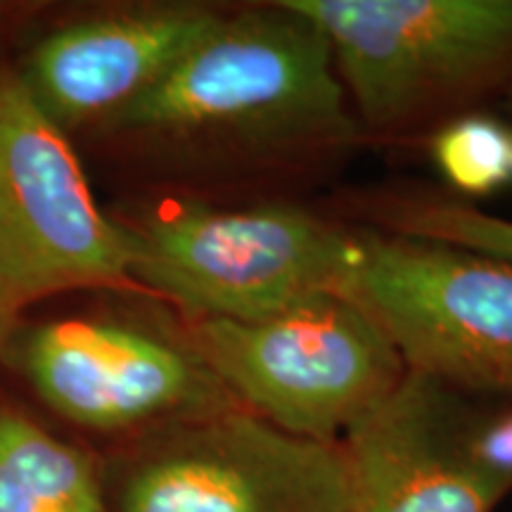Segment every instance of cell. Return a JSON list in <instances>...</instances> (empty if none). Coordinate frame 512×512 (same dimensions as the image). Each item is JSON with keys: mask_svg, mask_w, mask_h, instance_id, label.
<instances>
[{"mask_svg": "<svg viewBox=\"0 0 512 512\" xmlns=\"http://www.w3.org/2000/svg\"><path fill=\"white\" fill-rule=\"evenodd\" d=\"M207 166L240 202L294 200L363 143L323 31L290 0L247 3L98 126Z\"/></svg>", "mask_w": 512, "mask_h": 512, "instance_id": "6da1fadb", "label": "cell"}, {"mask_svg": "<svg viewBox=\"0 0 512 512\" xmlns=\"http://www.w3.org/2000/svg\"><path fill=\"white\" fill-rule=\"evenodd\" d=\"M140 292L185 318L254 320L342 294L354 228L297 200L174 197L117 219Z\"/></svg>", "mask_w": 512, "mask_h": 512, "instance_id": "7a4b0ae2", "label": "cell"}, {"mask_svg": "<svg viewBox=\"0 0 512 512\" xmlns=\"http://www.w3.org/2000/svg\"><path fill=\"white\" fill-rule=\"evenodd\" d=\"M328 38L363 143H408L512 86V0H290Z\"/></svg>", "mask_w": 512, "mask_h": 512, "instance_id": "3957f363", "label": "cell"}, {"mask_svg": "<svg viewBox=\"0 0 512 512\" xmlns=\"http://www.w3.org/2000/svg\"><path fill=\"white\" fill-rule=\"evenodd\" d=\"M185 339L240 408L316 441L342 439L408 373L380 325L335 292L254 320L185 318Z\"/></svg>", "mask_w": 512, "mask_h": 512, "instance_id": "277c9868", "label": "cell"}, {"mask_svg": "<svg viewBox=\"0 0 512 512\" xmlns=\"http://www.w3.org/2000/svg\"><path fill=\"white\" fill-rule=\"evenodd\" d=\"M100 465L112 512H351L342 441L233 406L128 439Z\"/></svg>", "mask_w": 512, "mask_h": 512, "instance_id": "5b68a950", "label": "cell"}, {"mask_svg": "<svg viewBox=\"0 0 512 512\" xmlns=\"http://www.w3.org/2000/svg\"><path fill=\"white\" fill-rule=\"evenodd\" d=\"M342 294L392 339L411 373L484 401H512V261L354 228Z\"/></svg>", "mask_w": 512, "mask_h": 512, "instance_id": "8992f818", "label": "cell"}, {"mask_svg": "<svg viewBox=\"0 0 512 512\" xmlns=\"http://www.w3.org/2000/svg\"><path fill=\"white\" fill-rule=\"evenodd\" d=\"M81 287L140 292L126 235L100 209L69 133L0 60V299L15 311Z\"/></svg>", "mask_w": 512, "mask_h": 512, "instance_id": "52a82bcc", "label": "cell"}, {"mask_svg": "<svg viewBox=\"0 0 512 512\" xmlns=\"http://www.w3.org/2000/svg\"><path fill=\"white\" fill-rule=\"evenodd\" d=\"M22 366L36 394L81 430L136 439L238 406L188 339L107 318H64L31 332Z\"/></svg>", "mask_w": 512, "mask_h": 512, "instance_id": "ba28073f", "label": "cell"}, {"mask_svg": "<svg viewBox=\"0 0 512 512\" xmlns=\"http://www.w3.org/2000/svg\"><path fill=\"white\" fill-rule=\"evenodd\" d=\"M467 396L411 373L342 439L351 512H494L512 491L465 446Z\"/></svg>", "mask_w": 512, "mask_h": 512, "instance_id": "9c48e42d", "label": "cell"}, {"mask_svg": "<svg viewBox=\"0 0 512 512\" xmlns=\"http://www.w3.org/2000/svg\"><path fill=\"white\" fill-rule=\"evenodd\" d=\"M226 12L204 3L100 12L48 34L19 74L64 133L100 126L155 88Z\"/></svg>", "mask_w": 512, "mask_h": 512, "instance_id": "30bf717a", "label": "cell"}, {"mask_svg": "<svg viewBox=\"0 0 512 512\" xmlns=\"http://www.w3.org/2000/svg\"><path fill=\"white\" fill-rule=\"evenodd\" d=\"M0 512H112L100 465L29 415L0 408Z\"/></svg>", "mask_w": 512, "mask_h": 512, "instance_id": "8fae6325", "label": "cell"}, {"mask_svg": "<svg viewBox=\"0 0 512 512\" xmlns=\"http://www.w3.org/2000/svg\"><path fill=\"white\" fill-rule=\"evenodd\" d=\"M366 228L403 238L444 242L470 252L512 261V221L489 214L451 192L430 188H387L351 200Z\"/></svg>", "mask_w": 512, "mask_h": 512, "instance_id": "7c38bea8", "label": "cell"}, {"mask_svg": "<svg viewBox=\"0 0 512 512\" xmlns=\"http://www.w3.org/2000/svg\"><path fill=\"white\" fill-rule=\"evenodd\" d=\"M432 162L451 195L479 200L512 183V131L494 114L470 112L427 138Z\"/></svg>", "mask_w": 512, "mask_h": 512, "instance_id": "4fadbf2b", "label": "cell"}, {"mask_svg": "<svg viewBox=\"0 0 512 512\" xmlns=\"http://www.w3.org/2000/svg\"><path fill=\"white\" fill-rule=\"evenodd\" d=\"M463 434L472 463L512 491V401L467 396Z\"/></svg>", "mask_w": 512, "mask_h": 512, "instance_id": "5bb4252c", "label": "cell"}, {"mask_svg": "<svg viewBox=\"0 0 512 512\" xmlns=\"http://www.w3.org/2000/svg\"><path fill=\"white\" fill-rule=\"evenodd\" d=\"M10 309L8 306H5V302L3 299H0V342H3V332H5V323H8V318H10Z\"/></svg>", "mask_w": 512, "mask_h": 512, "instance_id": "9a60e30c", "label": "cell"}, {"mask_svg": "<svg viewBox=\"0 0 512 512\" xmlns=\"http://www.w3.org/2000/svg\"><path fill=\"white\" fill-rule=\"evenodd\" d=\"M501 105L505 107V110H510V112H512V86L508 88V93H505V98H503Z\"/></svg>", "mask_w": 512, "mask_h": 512, "instance_id": "2e32d148", "label": "cell"}]
</instances>
